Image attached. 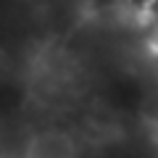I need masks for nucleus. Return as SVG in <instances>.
I'll return each mask as SVG.
<instances>
[{"label": "nucleus", "instance_id": "f257e3e1", "mask_svg": "<svg viewBox=\"0 0 158 158\" xmlns=\"http://www.w3.org/2000/svg\"><path fill=\"white\" fill-rule=\"evenodd\" d=\"M142 0H98L0 77V158H158V66Z\"/></svg>", "mask_w": 158, "mask_h": 158}]
</instances>
